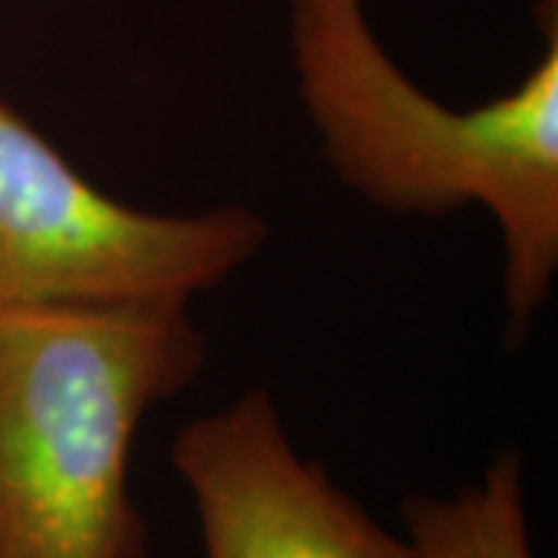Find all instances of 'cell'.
I'll return each instance as SVG.
<instances>
[{"label":"cell","mask_w":558,"mask_h":558,"mask_svg":"<svg viewBox=\"0 0 558 558\" xmlns=\"http://www.w3.org/2000/svg\"><path fill=\"white\" fill-rule=\"evenodd\" d=\"M171 465L196 506L205 558H416L301 457L260 388L186 422Z\"/></svg>","instance_id":"4"},{"label":"cell","mask_w":558,"mask_h":558,"mask_svg":"<svg viewBox=\"0 0 558 558\" xmlns=\"http://www.w3.org/2000/svg\"><path fill=\"white\" fill-rule=\"evenodd\" d=\"M267 236L242 205L159 215L106 196L0 100V307L190 304Z\"/></svg>","instance_id":"3"},{"label":"cell","mask_w":558,"mask_h":558,"mask_svg":"<svg viewBox=\"0 0 558 558\" xmlns=\"http://www.w3.org/2000/svg\"><path fill=\"white\" fill-rule=\"evenodd\" d=\"M202 363L190 304L0 307V558H149L134 440Z\"/></svg>","instance_id":"2"},{"label":"cell","mask_w":558,"mask_h":558,"mask_svg":"<svg viewBox=\"0 0 558 558\" xmlns=\"http://www.w3.org/2000/svg\"><path fill=\"white\" fill-rule=\"evenodd\" d=\"M403 524L416 558H534L524 459L502 450L475 484L457 494L410 497L403 502Z\"/></svg>","instance_id":"5"},{"label":"cell","mask_w":558,"mask_h":558,"mask_svg":"<svg viewBox=\"0 0 558 558\" xmlns=\"http://www.w3.org/2000/svg\"><path fill=\"white\" fill-rule=\"evenodd\" d=\"M515 90L447 109L385 53L363 0H289L299 94L344 186L395 211L440 218L481 205L502 236V301L521 341L558 270V35Z\"/></svg>","instance_id":"1"}]
</instances>
